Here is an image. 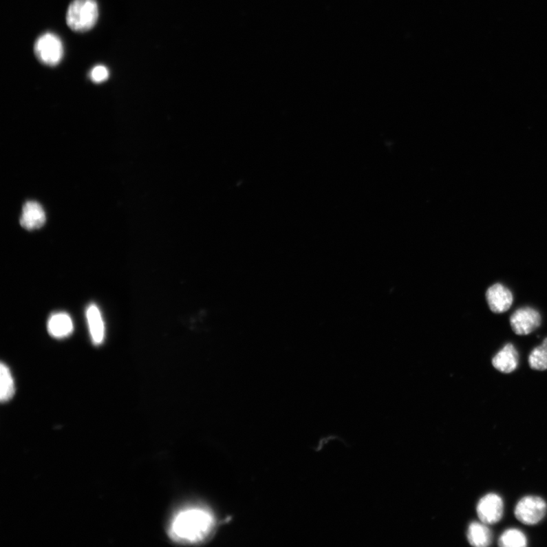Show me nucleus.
<instances>
[{
    "mask_svg": "<svg viewBox=\"0 0 547 547\" xmlns=\"http://www.w3.org/2000/svg\"><path fill=\"white\" fill-rule=\"evenodd\" d=\"M528 363L531 369L539 371L547 369V338L544 340L542 345L531 352Z\"/></svg>",
    "mask_w": 547,
    "mask_h": 547,
    "instance_id": "nucleus-14",
    "label": "nucleus"
},
{
    "mask_svg": "<svg viewBox=\"0 0 547 547\" xmlns=\"http://www.w3.org/2000/svg\"><path fill=\"white\" fill-rule=\"evenodd\" d=\"M468 539L471 545L477 547H486L493 542V534L486 524L481 522H473L470 524Z\"/></svg>",
    "mask_w": 547,
    "mask_h": 547,
    "instance_id": "nucleus-12",
    "label": "nucleus"
},
{
    "mask_svg": "<svg viewBox=\"0 0 547 547\" xmlns=\"http://www.w3.org/2000/svg\"><path fill=\"white\" fill-rule=\"evenodd\" d=\"M98 14L96 0H74L67 10V23L72 31L89 32L96 25Z\"/></svg>",
    "mask_w": 547,
    "mask_h": 547,
    "instance_id": "nucleus-2",
    "label": "nucleus"
},
{
    "mask_svg": "<svg viewBox=\"0 0 547 547\" xmlns=\"http://www.w3.org/2000/svg\"><path fill=\"white\" fill-rule=\"evenodd\" d=\"M504 512V505L499 495L487 494L478 502L477 513L481 522L493 524L499 522Z\"/></svg>",
    "mask_w": 547,
    "mask_h": 547,
    "instance_id": "nucleus-6",
    "label": "nucleus"
},
{
    "mask_svg": "<svg viewBox=\"0 0 547 547\" xmlns=\"http://www.w3.org/2000/svg\"><path fill=\"white\" fill-rule=\"evenodd\" d=\"M0 399L2 403L10 400L14 396V385L11 372L8 367L3 363L0 366Z\"/></svg>",
    "mask_w": 547,
    "mask_h": 547,
    "instance_id": "nucleus-13",
    "label": "nucleus"
},
{
    "mask_svg": "<svg viewBox=\"0 0 547 547\" xmlns=\"http://www.w3.org/2000/svg\"><path fill=\"white\" fill-rule=\"evenodd\" d=\"M546 502L538 497H526L517 503L515 515L516 519L527 525H535L541 522L546 514Z\"/></svg>",
    "mask_w": 547,
    "mask_h": 547,
    "instance_id": "nucleus-4",
    "label": "nucleus"
},
{
    "mask_svg": "<svg viewBox=\"0 0 547 547\" xmlns=\"http://www.w3.org/2000/svg\"><path fill=\"white\" fill-rule=\"evenodd\" d=\"M91 79L94 83H102L109 77L108 69L104 65H97L91 72Z\"/></svg>",
    "mask_w": 547,
    "mask_h": 547,
    "instance_id": "nucleus-16",
    "label": "nucleus"
},
{
    "mask_svg": "<svg viewBox=\"0 0 547 547\" xmlns=\"http://www.w3.org/2000/svg\"><path fill=\"white\" fill-rule=\"evenodd\" d=\"M499 545L502 547H524L527 546V538L522 531L509 529L500 537Z\"/></svg>",
    "mask_w": 547,
    "mask_h": 547,
    "instance_id": "nucleus-15",
    "label": "nucleus"
},
{
    "mask_svg": "<svg viewBox=\"0 0 547 547\" xmlns=\"http://www.w3.org/2000/svg\"><path fill=\"white\" fill-rule=\"evenodd\" d=\"M73 322L67 313H54L48 320L47 330L51 336L55 339H65L73 332Z\"/></svg>",
    "mask_w": 547,
    "mask_h": 547,
    "instance_id": "nucleus-11",
    "label": "nucleus"
},
{
    "mask_svg": "<svg viewBox=\"0 0 547 547\" xmlns=\"http://www.w3.org/2000/svg\"><path fill=\"white\" fill-rule=\"evenodd\" d=\"M519 353L513 344H507L495 355L493 360V366L503 374H510L515 371L519 365Z\"/></svg>",
    "mask_w": 547,
    "mask_h": 547,
    "instance_id": "nucleus-9",
    "label": "nucleus"
},
{
    "mask_svg": "<svg viewBox=\"0 0 547 547\" xmlns=\"http://www.w3.org/2000/svg\"><path fill=\"white\" fill-rule=\"evenodd\" d=\"M45 222V210L40 204L32 201L27 202L20 218L21 227L28 230H33L41 228Z\"/></svg>",
    "mask_w": 547,
    "mask_h": 547,
    "instance_id": "nucleus-8",
    "label": "nucleus"
},
{
    "mask_svg": "<svg viewBox=\"0 0 547 547\" xmlns=\"http://www.w3.org/2000/svg\"><path fill=\"white\" fill-rule=\"evenodd\" d=\"M86 317L94 345H101L105 340V326L100 311L96 304L92 303L89 305Z\"/></svg>",
    "mask_w": 547,
    "mask_h": 547,
    "instance_id": "nucleus-10",
    "label": "nucleus"
},
{
    "mask_svg": "<svg viewBox=\"0 0 547 547\" xmlns=\"http://www.w3.org/2000/svg\"><path fill=\"white\" fill-rule=\"evenodd\" d=\"M214 524V517L207 510L188 508L174 517L171 525V536L178 542H200L210 535Z\"/></svg>",
    "mask_w": 547,
    "mask_h": 547,
    "instance_id": "nucleus-1",
    "label": "nucleus"
},
{
    "mask_svg": "<svg viewBox=\"0 0 547 547\" xmlns=\"http://www.w3.org/2000/svg\"><path fill=\"white\" fill-rule=\"evenodd\" d=\"M510 325L516 334L528 335L541 326V316L533 308H521L511 317Z\"/></svg>",
    "mask_w": 547,
    "mask_h": 547,
    "instance_id": "nucleus-5",
    "label": "nucleus"
},
{
    "mask_svg": "<svg viewBox=\"0 0 547 547\" xmlns=\"http://www.w3.org/2000/svg\"><path fill=\"white\" fill-rule=\"evenodd\" d=\"M34 50L36 59L48 67H56L63 59V43L59 36L53 33L40 36L34 43Z\"/></svg>",
    "mask_w": 547,
    "mask_h": 547,
    "instance_id": "nucleus-3",
    "label": "nucleus"
},
{
    "mask_svg": "<svg viewBox=\"0 0 547 547\" xmlns=\"http://www.w3.org/2000/svg\"><path fill=\"white\" fill-rule=\"evenodd\" d=\"M486 297L489 308L497 314L508 311L513 303L512 292L500 283L488 288Z\"/></svg>",
    "mask_w": 547,
    "mask_h": 547,
    "instance_id": "nucleus-7",
    "label": "nucleus"
}]
</instances>
